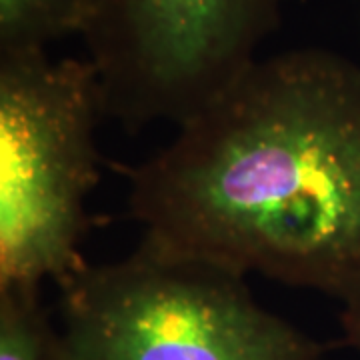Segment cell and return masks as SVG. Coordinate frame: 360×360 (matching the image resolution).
Segmentation results:
<instances>
[{"mask_svg": "<svg viewBox=\"0 0 360 360\" xmlns=\"http://www.w3.org/2000/svg\"><path fill=\"white\" fill-rule=\"evenodd\" d=\"M0 360H68L39 288L0 290Z\"/></svg>", "mask_w": 360, "mask_h": 360, "instance_id": "8992f818", "label": "cell"}, {"mask_svg": "<svg viewBox=\"0 0 360 360\" xmlns=\"http://www.w3.org/2000/svg\"><path fill=\"white\" fill-rule=\"evenodd\" d=\"M340 322H342V330H345L347 345L354 348L356 354L360 356V307L342 309Z\"/></svg>", "mask_w": 360, "mask_h": 360, "instance_id": "52a82bcc", "label": "cell"}, {"mask_svg": "<svg viewBox=\"0 0 360 360\" xmlns=\"http://www.w3.org/2000/svg\"><path fill=\"white\" fill-rule=\"evenodd\" d=\"M103 118L89 58L0 54V290L58 286L86 262Z\"/></svg>", "mask_w": 360, "mask_h": 360, "instance_id": "3957f363", "label": "cell"}, {"mask_svg": "<svg viewBox=\"0 0 360 360\" xmlns=\"http://www.w3.org/2000/svg\"><path fill=\"white\" fill-rule=\"evenodd\" d=\"M92 0H0V54L46 51L82 34Z\"/></svg>", "mask_w": 360, "mask_h": 360, "instance_id": "5b68a950", "label": "cell"}, {"mask_svg": "<svg viewBox=\"0 0 360 360\" xmlns=\"http://www.w3.org/2000/svg\"><path fill=\"white\" fill-rule=\"evenodd\" d=\"M60 288L68 360H321L324 348L258 302L246 274L142 238Z\"/></svg>", "mask_w": 360, "mask_h": 360, "instance_id": "7a4b0ae2", "label": "cell"}, {"mask_svg": "<svg viewBox=\"0 0 360 360\" xmlns=\"http://www.w3.org/2000/svg\"><path fill=\"white\" fill-rule=\"evenodd\" d=\"M142 238L360 307V63L258 58L127 170Z\"/></svg>", "mask_w": 360, "mask_h": 360, "instance_id": "6da1fadb", "label": "cell"}, {"mask_svg": "<svg viewBox=\"0 0 360 360\" xmlns=\"http://www.w3.org/2000/svg\"><path fill=\"white\" fill-rule=\"evenodd\" d=\"M286 0H92L82 30L104 116L180 127L257 65Z\"/></svg>", "mask_w": 360, "mask_h": 360, "instance_id": "277c9868", "label": "cell"}]
</instances>
